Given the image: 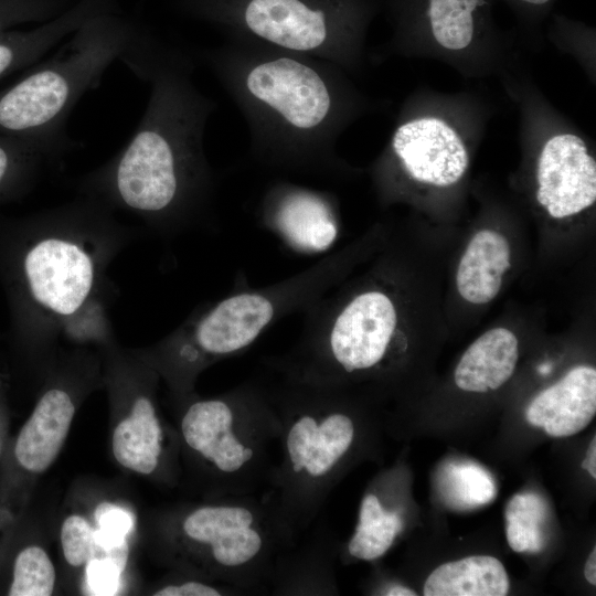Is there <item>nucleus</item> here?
<instances>
[{"label": "nucleus", "instance_id": "f257e3e1", "mask_svg": "<svg viewBox=\"0 0 596 596\" xmlns=\"http://www.w3.org/2000/svg\"><path fill=\"white\" fill-rule=\"evenodd\" d=\"M193 54L155 41L129 67L150 96L128 143L82 175L78 194L125 212L162 236L207 223L214 212L215 173L204 136L217 108L193 81Z\"/></svg>", "mask_w": 596, "mask_h": 596}, {"label": "nucleus", "instance_id": "f03ea898", "mask_svg": "<svg viewBox=\"0 0 596 596\" xmlns=\"http://www.w3.org/2000/svg\"><path fill=\"white\" fill-rule=\"evenodd\" d=\"M135 234L113 210L82 194L1 222L0 283L14 340L31 348L62 334L108 342L107 269Z\"/></svg>", "mask_w": 596, "mask_h": 596}, {"label": "nucleus", "instance_id": "7ed1b4c3", "mask_svg": "<svg viewBox=\"0 0 596 596\" xmlns=\"http://www.w3.org/2000/svg\"><path fill=\"white\" fill-rule=\"evenodd\" d=\"M192 54L237 106L257 164L323 178L343 172L336 142L362 102L342 67L236 38Z\"/></svg>", "mask_w": 596, "mask_h": 596}, {"label": "nucleus", "instance_id": "20e7f679", "mask_svg": "<svg viewBox=\"0 0 596 596\" xmlns=\"http://www.w3.org/2000/svg\"><path fill=\"white\" fill-rule=\"evenodd\" d=\"M354 256L353 251L331 254L284 280L237 289L196 308L155 347L153 362L178 391L190 392L203 369L245 351L273 324L305 312L329 292L348 272Z\"/></svg>", "mask_w": 596, "mask_h": 596}, {"label": "nucleus", "instance_id": "39448f33", "mask_svg": "<svg viewBox=\"0 0 596 596\" xmlns=\"http://www.w3.org/2000/svg\"><path fill=\"white\" fill-rule=\"evenodd\" d=\"M149 39L111 21L83 26L53 56L0 92V134L32 145L57 163L77 146L67 132L77 103L100 85L114 62L126 65Z\"/></svg>", "mask_w": 596, "mask_h": 596}, {"label": "nucleus", "instance_id": "423d86ee", "mask_svg": "<svg viewBox=\"0 0 596 596\" xmlns=\"http://www.w3.org/2000/svg\"><path fill=\"white\" fill-rule=\"evenodd\" d=\"M272 377L265 382L281 435L266 493L297 534L327 500L355 439V425L341 405V387L294 382L274 373Z\"/></svg>", "mask_w": 596, "mask_h": 596}, {"label": "nucleus", "instance_id": "0eeeda50", "mask_svg": "<svg viewBox=\"0 0 596 596\" xmlns=\"http://www.w3.org/2000/svg\"><path fill=\"white\" fill-rule=\"evenodd\" d=\"M226 494L189 510L178 525V544L209 578L236 592L270 585L296 533L265 492Z\"/></svg>", "mask_w": 596, "mask_h": 596}, {"label": "nucleus", "instance_id": "6e6552de", "mask_svg": "<svg viewBox=\"0 0 596 596\" xmlns=\"http://www.w3.org/2000/svg\"><path fill=\"white\" fill-rule=\"evenodd\" d=\"M180 433L185 446L213 470L226 494H258L277 464L281 424L266 382L188 403Z\"/></svg>", "mask_w": 596, "mask_h": 596}, {"label": "nucleus", "instance_id": "1a4fd4ad", "mask_svg": "<svg viewBox=\"0 0 596 596\" xmlns=\"http://www.w3.org/2000/svg\"><path fill=\"white\" fill-rule=\"evenodd\" d=\"M230 38L256 41L350 68L360 56L370 0H203Z\"/></svg>", "mask_w": 596, "mask_h": 596}, {"label": "nucleus", "instance_id": "9d476101", "mask_svg": "<svg viewBox=\"0 0 596 596\" xmlns=\"http://www.w3.org/2000/svg\"><path fill=\"white\" fill-rule=\"evenodd\" d=\"M256 216L264 228L301 254L326 252L339 234L333 195L288 181H276L267 187Z\"/></svg>", "mask_w": 596, "mask_h": 596}, {"label": "nucleus", "instance_id": "9b49d317", "mask_svg": "<svg viewBox=\"0 0 596 596\" xmlns=\"http://www.w3.org/2000/svg\"><path fill=\"white\" fill-rule=\"evenodd\" d=\"M389 151L412 179L435 187L457 183L469 164L461 137L435 117L401 123L392 135Z\"/></svg>", "mask_w": 596, "mask_h": 596}, {"label": "nucleus", "instance_id": "f8f14e48", "mask_svg": "<svg viewBox=\"0 0 596 596\" xmlns=\"http://www.w3.org/2000/svg\"><path fill=\"white\" fill-rule=\"evenodd\" d=\"M536 200L554 219L575 215L596 201V162L578 136L558 134L538 162Z\"/></svg>", "mask_w": 596, "mask_h": 596}, {"label": "nucleus", "instance_id": "ddd939ff", "mask_svg": "<svg viewBox=\"0 0 596 596\" xmlns=\"http://www.w3.org/2000/svg\"><path fill=\"white\" fill-rule=\"evenodd\" d=\"M75 415V402L65 386L46 389L14 444V457L26 471L41 473L57 458Z\"/></svg>", "mask_w": 596, "mask_h": 596}, {"label": "nucleus", "instance_id": "4468645a", "mask_svg": "<svg viewBox=\"0 0 596 596\" xmlns=\"http://www.w3.org/2000/svg\"><path fill=\"white\" fill-rule=\"evenodd\" d=\"M596 413V370L579 365L542 391L526 409L528 422L553 437L583 430Z\"/></svg>", "mask_w": 596, "mask_h": 596}, {"label": "nucleus", "instance_id": "2eb2a0df", "mask_svg": "<svg viewBox=\"0 0 596 596\" xmlns=\"http://www.w3.org/2000/svg\"><path fill=\"white\" fill-rule=\"evenodd\" d=\"M402 28L425 29L450 51L468 47L487 23L489 0H396Z\"/></svg>", "mask_w": 596, "mask_h": 596}, {"label": "nucleus", "instance_id": "dca6fc26", "mask_svg": "<svg viewBox=\"0 0 596 596\" xmlns=\"http://www.w3.org/2000/svg\"><path fill=\"white\" fill-rule=\"evenodd\" d=\"M163 437L152 397L146 392H139L134 395L127 415L114 429L113 455L124 468L149 476L159 466Z\"/></svg>", "mask_w": 596, "mask_h": 596}, {"label": "nucleus", "instance_id": "f3484780", "mask_svg": "<svg viewBox=\"0 0 596 596\" xmlns=\"http://www.w3.org/2000/svg\"><path fill=\"white\" fill-rule=\"evenodd\" d=\"M518 358L519 342L512 331L488 330L462 354L455 370V383L468 392L497 390L512 376Z\"/></svg>", "mask_w": 596, "mask_h": 596}, {"label": "nucleus", "instance_id": "a211bd4d", "mask_svg": "<svg viewBox=\"0 0 596 596\" xmlns=\"http://www.w3.org/2000/svg\"><path fill=\"white\" fill-rule=\"evenodd\" d=\"M510 587L503 564L490 555H473L439 565L427 577L425 596H504Z\"/></svg>", "mask_w": 596, "mask_h": 596}, {"label": "nucleus", "instance_id": "6ab92c4d", "mask_svg": "<svg viewBox=\"0 0 596 596\" xmlns=\"http://www.w3.org/2000/svg\"><path fill=\"white\" fill-rule=\"evenodd\" d=\"M46 164L53 163L35 147L0 134V205L26 195Z\"/></svg>", "mask_w": 596, "mask_h": 596}, {"label": "nucleus", "instance_id": "aec40b11", "mask_svg": "<svg viewBox=\"0 0 596 596\" xmlns=\"http://www.w3.org/2000/svg\"><path fill=\"white\" fill-rule=\"evenodd\" d=\"M79 21L75 17L30 32L1 31L0 78L36 63Z\"/></svg>", "mask_w": 596, "mask_h": 596}, {"label": "nucleus", "instance_id": "412c9836", "mask_svg": "<svg viewBox=\"0 0 596 596\" xmlns=\"http://www.w3.org/2000/svg\"><path fill=\"white\" fill-rule=\"evenodd\" d=\"M56 582V571L46 551L39 545H29L15 556L10 596H49Z\"/></svg>", "mask_w": 596, "mask_h": 596}, {"label": "nucleus", "instance_id": "4be33fe9", "mask_svg": "<svg viewBox=\"0 0 596 596\" xmlns=\"http://www.w3.org/2000/svg\"><path fill=\"white\" fill-rule=\"evenodd\" d=\"M60 539L64 558L71 566L81 567L94 557L95 531L83 515L71 514L65 518Z\"/></svg>", "mask_w": 596, "mask_h": 596}, {"label": "nucleus", "instance_id": "5701e85b", "mask_svg": "<svg viewBox=\"0 0 596 596\" xmlns=\"http://www.w3.org/2000/svg\"><path fill=\"white\" fill-rule=\"evenodd\" d=\"M95 515L99 526L95 531V542L102 544L106 550L125 546V538L132 526V520L128 512L105 502L98 505Z\"/></svg>", "mask_w": 596, "mask_h": 596}, {"label": "nucleus", "instance_id": "b1692460", "mask_svg": "<svg viewBox=\"0 0 596 596\" xmlns=\"http://www.w3.org/2000/svg\"><path fill=\"white\" fill-rule=\"evenodd\" d=\"M87 582L97 594H109L116 588L119 573L123 567L111 557L98 560L93 557L88 561Z\"/></svg>", "mask_w": 596, "mask_h": 596}, {"label": "nucleus", "instance_id": "393cba45", "mask_svg": "<svg viewBox=\"0 0 596 596\" xmlns=\"http://www.w3.org/2000/svg\"><path fill=\"white\" fill-rule=\"evenodd\" d=\"M237 594L232 588L215 586L210 581L188 579L183 582L164 585L157 589L155 596H221L226 594Z\"/></svg>", "mask_w": 596, "mask_h": 596}, {"label": "nucleus", "instance_id": "a878e982", "mask_svg": "<svg viewBox=\"0 0 596 596\" xmlns=\"http://www.w3.org/2000/svg\"><path fill=\"white\" fill-rule=\"evenodd\" d=\"M36 4L34 0H0V32L38 14Z\"/></svg>", "mask_w": 596, "mask_h": 596}, {"label": "nucleus", "instance_id": "bb28decb", "mask_svg": "<svg viewBox=\"0 0 596 596\" xmlns=\"http://www.w3.org/2000/svg\"><path fill=\"white\" fill-rule=\"evenodd\" d=\"M582 468L586 469L589 475L595 479L596 478V438L593 437L586 457L582 462Z\"/></svg>", "mask_w": 596, "mask_h": 596}, {"label": "nucleus", "instance_id": "cd10ccee", "mask_svg": "<svg viewBox=\"0 0 596 596\" xmlns=\"http://www.w3.org/2000/svg\"><path fill=\"white\" fill-rule=\"evenodd\" d=\"M512 3L521 9H525L530 12H540L545 10L553 0H510Z\"/></svg>", "mask_w": 596, "mask_h": 596}, {"label": "nucleus", "instance_id": "c85d7f7f", "mask_svg": "<svg viewBox=\"0 0 596 596\" xmlns=\"http://www.w3.org/2000/svg\"><path fill=\"white\" fill-rule=\"evenodd\" d=\"M584 576L588 583L596 585V549H593L586 561Z\"/></svg>", "mask_w": 596, "mask_h": 596}, {"label": "nucleus", "instance_id": "c756f323", "mask_svg": "<svg viewBox=\"0 0 596 596\" xmlns=\"http://www.w3.org/2000/svg\"><path fill=\"white\" fill-rule=\"evenodd\" d=\"M384 595L387 596H414L416 593L411 588H407L402 585H393L390 588L385 589Z\"/></svg>", "mask_w": 596, "mask_h": 596}]
</instances>
